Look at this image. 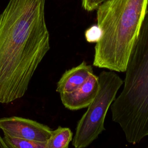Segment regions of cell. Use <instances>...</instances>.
<instances>
[{
    "mask_svg": "<svg viewBox=\"0 0 148 148\" xmlns=\"http://www.w3.org/2000/svg\"><path fill=\"white\" fill-rule=\"evenodd\" d=\"M45 0H9L0 14V103L22 98L50 50Z\"/></svg>",
    "mask_w": 148,
    "mask_h": 148,
    "instance_id": "6da1fadb",
    "label": "cell"
},
{
    "mask_svg": "<svg viewBox=\"0 0 148 148\" xmlns=\"http://www.w3.org/2000/svg\"><path fill=\"white\" fill-rule=\"evenodd\" d=\"M148 0H106L97 9L101 37L94 47L93 65L125 72L147 11Z\"/></svg>",
    "mask_w": 148,
    "mask_h": 148,
    "instance_id": "7a4b0ae2",
    "label": "cell"
},
{
    "mask_svg": "<svg viewBox=\"0 0 148 148\" xmlns=\"http://www.w3.org/2000/svg\"><path fill=\"white\" fill-rule=\"evenodd\" d=\"M125 72L122 91L110 106L112 118L127 141L136 144L148 136V10Z\"/></svg>",
    "mask_w": 148,
    "mask_h": 148,
    "instance_id": "3957f363",
    "label": "cell"
},
{
    "mask_svg": "<svg viewBox=\"0 0 148 148\" xmlns=\"http://www.w3.org/2000/svg\"><path fill=\"white\" fill-rule=\"evenodd\" d=\"M99 88L96 97L87 107L76 125L72 139L74 148H86L105 130L106 114L116 99L124 81L114 71H102L98 76Z\"/></svg>",
    "mask_w": 148,
    "mask_h": 148,
    "instance_id": "277c9868",
    "label": "cell"
},
{
    "mask_svg": "<svg viewBox=\"0 0 148 148\" xmlns=\"http://www.w3.org/2000/svg\"><path fill=\"white\" fill-rule=\"evenodd\" d=\"M0 130L12 137L39 142H46L53 131L45 124L18 116L0 118Z\"/></svg>",
    "mask_w": 148,
    "mask_h": 148,
    "instance_id": "5b68a950",
    "label": "cell"
},
{
    "mask_svg": "<svg viewBox=\"0 0 148 148\" xmlns=\"http://www.w3.org/2000/svg\"><path fill=\"white\" fill-rule=\"evenodd\" d=\"M98 88V76L93 73L76 90L60 94L61 102L65 108L71 110L87 108L96 97Z\"/></svg>",
    "mask_w": 148,
    "mask_h": 148,
    "instance_id": "8992f818",
    "label": "cell"
},
{
    "mask_svg": "<svg viewBox=\"0 0 148 148\" xmlns=\"http://www.w3.org/2000/svg\"><path fill=\"white\" fill-rule=\"evenodd\" d=\"M93 73L92 66L83 61L65 71L57 83L56 91L60 94L72 92L83 84Z\"/></svg>",
    "mask_w": 148,
    "mask_h": 148,
    "instance_id": "52a82bcc",
    "label": "cell"
},
{
    "mask_svg": "<svg viewBox=\"0 0 148 148\" xmlns=\"http://www.w3.org/2000/svg\"><path fill=\"white\" fill-rule=\"evenodd\" d=\"M73 139V132L69 128L59 126L53 130L47 140V148H69Z\"/></svg>",
    "mask_w": 148,
    "mask_h": 148,
    "instance_id": "ba28073f",
    "label": "cell"
},
{
    "mask_svg": "<svg viewBox=\"0 0 148 148\" xmlns=\"http://www.w3.org/2000/svg\"><path fill=\"white\" fill-rule=\"evenodd\" d=\"M3 140L9 148H47L46 142L20 139L3 134Z\"/></svg>",
    "mask_w": 148,
    "mask_h": 148,
    "instance_id": "9c48e42d",
    "label": "cell"
},
{
    "mask_svg": "<svg viewBox=\"0 0 148 148\" xmlns=\"http://www.w3.org/2000/svg\"><path fill=\"white\" fill-rule=\"evenodd\" d=\"M85 38L88 43H97L101 37V31L97 25L88 28L84 33Z\"/></svg>",
    "mask_w": 148,
    "mask_h": 148,
    "instance_id": "30bf717a",
    "label": "cell"
},
{
    "mask_svg": "<svg viewBox=\"0 0 148 148\" xmlns=\"http://www.w3.org/2000/svg\"><path fill=\"white\" fill-rule=\"evenodd\" d=\"M103 0H82V6L87 12L97 10Z\"/></svg>",
    "mask_w": 148,
    "mask_h": 148,
    "instance_id": "8fae6325",
    "label": "cell"
},
{
    "mask_svg": "<svg viewBox=\"0 0 148 148\" xmlns=\"http://www.w3.org/2000/svg\"><path fill=\"white\" fill-rule=\"evenodd\" d=\"M0 148H9L8 146L5 143V142H4L3 137H2L1 135H0Z\"/></svg>",
    "mask_w": 148,
    "mask_h": 148,
    "instance_id": "7c38bea8",
    "label": "cell"
},
{
    "mask_svg": "<svg viewBox=\"0 0 148 148\" xmlns=\"http://www.w3.org/2000/svg\"><path fill=\"white\" fill-rule=\"evenodd\" d=\"M106 1V0H103V1Z\"/></svg>",
    "mask_w": 148,
    "mask_h": 148,
    "instance_id": "4fadbf2b",
    "label": "cell"
}]
</instances>
